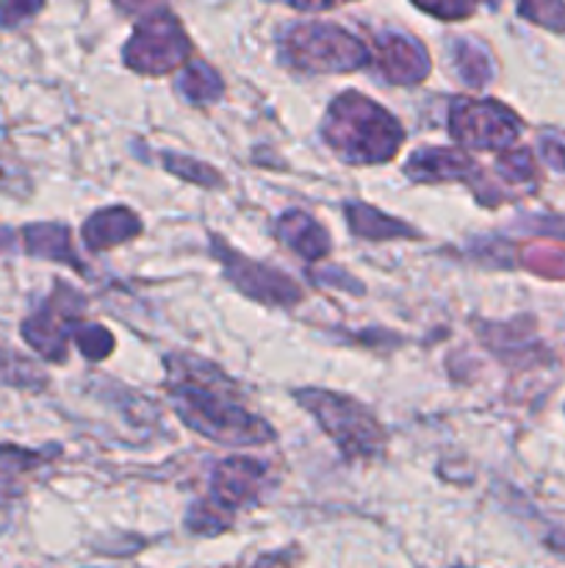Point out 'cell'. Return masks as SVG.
I'll return each instance as SVG.
<instances>
[{
	"label": "cell",
	"instance_id": "6da1fadb",
	"mask_svg": "<svg viewBox=\"0 0 565 568\" xmlns=\"http://www.w3.org/2000/svg\"><path fill=\"white\" fill-rule=\"evenodd\" d=\"M166 386L175 414L199 436L225 447L275 442V430L238 403V388L219 366L197 355H166Z\"/></svg>",
	"mask_w": 565,
	"mask_h": 568
},
{
	"label": "cell",
	"instance_id": "7a4b0ae2",
	"mask_svg": "<svg viewBox=\"0 0 565 568\" xmlns=\"http://www.w3.org/2000/svg\"><path fill=\"white\" fill-rule=\"evenodd\" d=\"M321 136L349 164H386L404 142L397 116L360 92H343L332 100Z\"/></svg>",
	"mask_w": 565,
	"mask_h": 568
},
{
	"label": "cell",
	"instance_id": "3957f363",
	"mask_svg": "<svg viewBox=\"0 0 565 568\" xmlns=\"http://www.w3.org/2000/svg\"><path fill=\"white\" fill-rule=\"evenodd\" d=\"M297 403L319 422L321 430L338 444L347 458H374L386 447V430L358 399L325 388H302L297 392Z\"/></svg>",
	"mask_w": 565,
	"mask_h": 568
},
{
	"label": "cell",
	"instance_id": "277c9868",
	"mask_svg": "<svg viewBox=\"0 0 565 568\" xmlns=\"http://www.w3.org/2000/svg\"><path fill=\"white\" fill-rule=\"evenodd\" d=\"M288 64L308 72H349L369 64L371 53L355 33L332 22H299L282 39Z\"/></svg>",
	"mask_w": 565,
	"mask_h": 568
},
{
	"label": "cell",
	"instance_id": "5b68a950",
	"mask_svg": "<svg viewBox=\"0 0 565 568\" xmlns=\"http://www.w3.org/2000/svg\"><path fill=\"white\" fill-rule=\"evenodd\" d=\"M192 42L170 9L158 6L144 20L136 22L131 39L125 42V64L142 75H164L188 61Z\"/></svg>",
	"mask_w": 565,
	"mask_h": 568
},
{
	"label": "cell",
	"instance_id": "8992f818",
	"mask_svg": "<svg viewBox=\"0 0 565 568\" xmlns=\"http://www.w3.org/2000/svg\"><path fill=\"white\" fill-rule=\"evenodd\" d=\"M524 122L496 100H454L449 109V133L454 142L471 150H493L507 153L521 136Z\"/></svg>",
	"mask_w": 565,
	"mask_h": 568
},
{
	"label": "cell",
	"instance_id": "52a82bcc",
	"mask_svg": "<svg viewBox=\"0 0 565 568\" xmlns=\"http://www.w3.org/2000/svg\"><path fill=\"white\" fill-rule=\"evenodd\" d=\"M210 250L219 258L222 272L227 281L244 294V297L255 300V303L271 305V308H294L302 303V288L297 281L286 275V272L275 270V266L258 264V261L247 258V255L236 253L227 247L225 239L210 236Z\"/></svg>",
	"mask_w": 565,
	"mask_h": 568
},
{
	"label": "cell",
	"instance_id": "ba28073f",
	"mask_svg": "<svg viewBox=\"0 0 565 568\" xmlns=\"http://www.w3.org/2000/svg\"><path fill=\"white\" fill-rule=\"evenodd\" d=\"M83 297L72 292L66 283H59L55 292L44 300L42 308L22 322V338L48 361H66V344L78 327L83 311Z\"/></svg>",
	"mask_w": 565,
	"mask_h": 568
},
{
	"label": "cell",
	"instance_id": "9c48e42d",
	"mask_svg": "<svg viewBox=\"0 0 565 568\" xmlns=\"http://www.w3.org/2000/svg\"><path fill=\"white\" fill-rule=\"evenodd\" d=\"M371 53H374L382 78L397 87H415L430 75V53L419 39L402 31L377 33Z\"/></svg>",
	"mask_w": 565,
	"mask_h": 568
},
{
	"label": "cell",
	"instance_id": "30bf717a",
	"mask_svg": "<svg viewBox=\"0 0 565 568\" xmlns=\"http://www.w3.org/2000/svg\"><path fill=\"white\" fill-rule=\"evenodd\" d=\"M404 175L415 183H438V181H465L474 194L480 192L482 170L458 148H424L415 150L404 164Z\"/></svg>",
	"mask_w": 565,
	"mask_h": 568
},
{
	"label": "cell",
	"instance_id": "8fae6325",
	"mask_svg": "<svg viewBox=\"0 0 565 568\" xmlns=\"http://www.w3.org/2000/svg\"><path fill=\"white\" fill-rule=\"evenodd\" d=\"M210 499L222 505L225 510H238L255 505L264 488V464L249 458H230L222 460L214 471V483H210Z\"/></svg>",
	"mask_w": 565,
	"mask_h": 568
},
{
	"label": "cell",
	"instance_id": "7c38bea8",
	"mask_svg": "<svg viewBox=\"0 0 565 568\" xmlns=\"http://www.w3.org/2000/svg\"><path fill=\"white\" fill-rule=\"evenodd\" d=\"M22 247L28 255L44 261H55V264H66L75 272H86L83 261L72 250L70 227L61 222H33L22 231Z\"/></svg>",
	"mask_w": 565,
	"mask_h": 568
},
{
	"label": "cell",
	"instance_id": "4fadbf2b",
	"mask_svg": "<svg viewBox=\"0 0 565 568\" xmlns=\"http://www.w3.org/2000/svg\"><path fill=\"white\" fill-rule=\"evenodd\" d=\"M142 233V220L125 205L103 209L83 222V242L89 250H109L125 244Z\"/></svg>",
	"mask_w": 565,
	"mask_h": 568
},
{
	"label": "cell",
	"instance_id": "5bb4252c",
	"mask_svg": "<svg viewBox=\"0 0 565 568\" xmlns=\"http://www.w3.org/2000/svg\"><path fill=\"white\" fill-rule=\"evenodd\" d=\"M277 236L305 261H321L330 253V236L325 227L305 211H286L277 220Z\"/></svg>",
	"mask_w": 565,
	"mask_h": 568
},
{
	"label": "cell",
	"instance_id": "9a60e30c",
	"mask_svg": "<svg viewBox=\"0 0 565 568\" xmlns=\"http://www.w3.org/2000/svg\"><path fill=\"white\" fill-rule=\"evenodd\" d=\"M349 222V231L360 239H369V242H391V239H415L419 233L402 220H393V216L382 214L380 209L366 203H347L343 209Z\"/></svg>",
	"mask_w": 565,
	"mask_h": 568
},
{
	"label": "cell",
	"instance_id": "2e32d148",
	"mask_svg": "<svg viewBox=\"0 0 565 568\" xmlns=\"http://www.w3.org/2000/svg\"><path fill=\"white\" fill-rule=\"evenodd\" d=\"M177 89L183 92V98L194 105H210L214 100L222 98L225 92V83H222L219 72L214 67H208L205 61H188L186 70H183Z\"/></svg>",
	"mask_w": 565,
	"mask_h": 568
},
{
	"label": "cell",
	"instance_id": "e0dca14e",
	"mask_svg": "<svg viewBox=\"0 0 565 568\" xmlns=\"http://www.w3.org/2000/svg\"><path fill=\"white\" fill-rule=\"evenodd\" d=\"M454 64H458L460 78H463L469 87L482 89L485 83H491L493 78L491 55H487L485 48L471 42V39H458V42H454Z\"/></svg>",
	"mask_w": 565,
	"mask_h": 568
},
{
	"label": "cell",
	"instance_id": "ac0fdd59",
	"mask_svg": "<svg viewBox=\"0 0 565 568\" xmlns=\"http://www.w3.org/2000/svg\"><path fill=\"white\" fill-rule=\"evenodd\" d=\"M164 170L172 172L175 178H183L188 183H197L203 189H222L225 186V178H222L219 170L208 166L205 161H194L186 159V155H175V153H164Z\"/></svg>",
	"mask_w": 565,
	"mask_h": 568
},
{
	"label": "cell",
	"instance_id": "d6986e66",
	"mask_svg": "<svg viewBox=\"0 0 565 568\" xmlns=\"http://www.w3.org/2000/svg\"><path fill=\"white\" fill-rule=\"evenodd\" d=\"M233 525V514L225 510L222 505H216L214 499H203V503L194 505L186 516V527L197 536H216V532L227 530Z\"/></svg>",
	"mask_w": 565,
	"mask_h": 568
},
{
	"label": "cell",
	"instance_id": "ffe728a7",
	"mask_svg": "<svg viewBox=\"0 0 565 568\" xmlns=\"http://www.w3.org/2000/svg\"><path fill=\"white\" fill-rule=\"evenodd\" d=\"M524 266L541 277L563 281L565 277V250L554 244H532L524 250Z\"/></svg>",
	"mask_w": 565,
	"mask_h": 568
},
{
	"label": "cell",
	"instance_id": "44dd1931",
	"mask_svg": "<svg viewBox=\"0 0 565 568\" xmlns=\"http://www.w3.org/2000/svg\"><path fill=\"white\" fill-rule=\"evenodd\" d=\"M0 386L39 388L44 386V372L37 369L31 361H22L14 353L0 349Z\"/></svg>",
	"mask_w": 565,
	"mask_h": 568
},
{
	"label": "cell",
	"instance_id": "7402d4cb",
	"mask_svg": "<svg viewBox=\"0 0 565 568\" xmlns=\"http://www.w3.org/2000/svg\"><path fill=\"white\" fill-rule=\"evenodd\" d=\"M496 172L502 175V181L518 183V186H532L537 178L530 150H507V153H502L496 159Z\"/></svg>",
	"mask_w": 565,
	"mask_h": 568
},
{
	"label": "cell",
	"instance_id": "603a6c76",
	"mask_svg": "<svg viewBox=\"0 0 565 568\" xmlns=\"http://www.w3.org/2000/svg\"><path fill=\"white\" fill-rule=\"evenodd\" d=\"M72 342L89 361H103L114 353V336L103 325H78L72 333Z\"/></svg>",
	"mask_w": 565,
	"mask_h": 568
},
{
	"label": "cell",
	"instance_id": "cb8c5ba5",
	"mask_svg": "<svg viewBox=\"0 0 565 568\" xmlns=\"http://www.w3.org/2000/svg\"><path fill=\"white\" fill-rule=\"evenodd\" d=\"M518 14L526 17L530 22L552 31H565V3L557 0H532V3H521Z\"/></svg>",
	"mask_w": 565,
	"mask_h": 568
},
{
	"label": "cell",
	"instance_id": "d4e9b609",
	"mask_svg": "<svg viewBox=\"0 0 565 568\" xmlns=\"http://www.w3.org/2000/svg\"><path fill=\"white\" fill-rule=\"evenodd\" d=\"M44 460V455L28 453V449L17 447H0V471H28L37 469Z\"/></svg>",
	"mask_w": 565,
	"mask_h": 568
},
{
	"label": "cell",
	"instance_id": "484cf974",
	"mask_svg": "<svg viewBox=\"0 0 565 568\" xmlns=\"http://www.w3.org/2000/svg\"><path fill=\"white\" fill-rule=\"evenodd\" d=\"M543 161H546L552 170L565 172V136L563 133H543L541 142H537Z\"/></svg>",
	"mask_w": 565,
	"mask_h": 568
},
{
	"label": "cell",
	"instance_id": "4316f807",
	"mask_svg": "<svg viewBox=\"0 0 565 568\" xmlns=\"http://www.w3.org/2000/svg\"><path fill=\"white\" fill-rule=\"evenodd\" d=\"M37 11H42V3H25V0L0 3V28H17L20 22H25L28 17L37 14Z\"/></svg>",
	"mask_w": 565,
	"mask_h": 568
},
{
	"label": "cell",
	"instance_id": "83f0119b",
	"mask_svg": "<svg viewBox=\"0 0 565 568\" xmlns=\"http://www.w3.org/2000/svg\"><path fill=\"white\" fill-rule=\"evenodd\" d=\"M419 9L424 11V14L441 17V20H463V17L474 14L476 6L474 3H460V0H454V3H435V6L419 3Z\"/></svg>",
	"mask_w": 565,
	"mask_h": 568
},
{
	"label": "cell",
	"instance_id": "f1b7e54d",
	"mask_svg": "<svg viewBox=\"0 0 565 568\" xmlns=\"http://www.w3.org/2000/svg\"><path fill=\"white\" fill-rule=\"evenodd\" d=\"M530 231L535 233H546V236H557V239H565V216H535V220H530Z\"/></svg>",
	"mask_w": 565,
	"mask_h": 568
},
{
	"label": "cell",
	"instance_id": "f546056e",
	"mask_svg": "<svg viewBox=\"0 0 565 568\" xmlns=\"http://www.w3.org/2000/svg\"><path fill=\"white\" fill-rule=\"evenodd\" d=\"M291 9H297V11H325V9H330V3H291Z\"/></svg>",
	"mask_w": 565,
	"mask_h": 568
}]
</instances>
